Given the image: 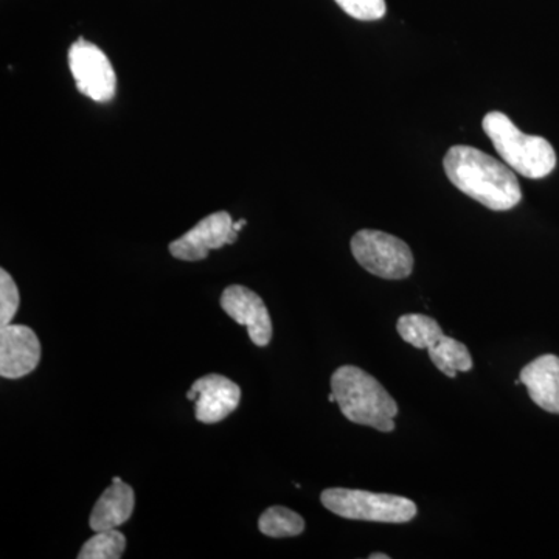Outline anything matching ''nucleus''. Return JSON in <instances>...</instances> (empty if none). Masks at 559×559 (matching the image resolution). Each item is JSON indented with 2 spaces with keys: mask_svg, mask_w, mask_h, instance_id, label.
I'll return each mask as SVG.
<instances>
[{
  "mask_svg": "<svg viewBox=\"0 0 559 559\" xmlns=\"http://www.w3.org/2000/svg\"><path fill=\"white\" fill-rule=\"evenodd\" d=\"M444 171L455 189L495 212L516 207L522 200L520 180L506 162L473 146L457 145L448 151Z\"/></svg>",
  "mask_w": 559,
  "mask_h": 559,
  "instance_id": "obj_1",
  "label": "nucleus"
},
{
  "mask_svg": "<svg viewBox=\"0 0 559 559\" xmlns=\"http://www.w3.org/2000/svg\"><path fill=\"white\" fill-rule=\"evenodd\" d=\"M331 392L348 421L380 432L395 430L399 404L367 371L355 366L340 367L331 377Z\"/></svg>",
  "mask_w": 559,
  "mask_h": 559,
  "instance_id": "obj_2",
  "label": "nucleus"
},
{
  "mask_svg": "<svg viewBox=\"0 0 559 559\" xmlns=\"http://www.w3.org/2000/svg\"><path fill=\"white\" fill-rule=\"evenodd\" d=\"M484 131L502 160L518 175L543 179L557 168V153L549 140L524 134L506 114H487Z\"/></svg>",
  "mask_w": 559,
  "mask_h": 559,
  "instance_id": "obj_3",
  "label": "nucleus"
},
{
  "mask_svg": "<svg viewBox=\"0 0 559 559\" xmlns=\"http://www.w3.org/2000/svg\"><path fill=\"white\" fill-rule=\"evenodd\" d=\"M323 507L344 520L406 524L417 516L411 499L364 489L329 488L320 495Z\"/></svg>",
  "mask_w": 559,
  "mask_h": 559,
  "instance_id": "obj_4",
  "label": "nucleus"
},
{
  "mask_svg": "<svg viewBox=\"0 0 559 559\" xmlns=\"http://www.w3.org/2000/svg\"><path fill=\"white\" fill-rule=\"evenodd\" d=\"M352 253L370 274L384 280H403L414 271V253L399 237L381 230H359L352 238Z\"/></svg>",
  "mask_w": 559,
  "mask_h": 559,
  "instance_id": "obj_5",
  "label": "nucleus"
},
{
  "mask_svg": "<svg viewBox=\"0 0 559 559\" xmlns=\"http://www.w3.org/2000/svg\"><path fill=\"white\" fill-rule=\"evenodd\" d=\"M69 66L80 94L97 103L116 97L117 76L105 51L80 38L69 50Z\"/></svg>",
  "mask_w": 559,
  "mask_h": 559,
  "instance_id": "obj_6",
  "label": "nucleus"
},
{
  "mask_svg": "<svg viewBox=\"0 0 559 559\" xmlns=\"http://www.w3.org/2000/svg\"><path fill=\"white\" fill-rule=\"evenodd\" d=\"M237 240L238 231L234 230V221L229 213L216 212L173 241L170 252L178 260L200 261L207 259L210 250L234 245Z\"/></svg>",
  "mask_w": 559,
  "mask_h": 559,
  "instance_id": "obj_7",
  "label": "nucleus"
},
{
  "mask_svg": "<svg viewBox=\"0 0 559 559\" xmlns=\"http://www.w3.org/2000/svg\"><path fill=\"white\" fill-rule=\"evenodd\" d=\"M221 308L235 322L248 329L250 341L257 347L270 345L272 340L271 316L259 294L246 286H229L221 296Z\"/></svg>",
  "mask_w": 559,
  "mask_h": 559,
  "instance_id": "obj_8",
  "label": "nucleus"
},
{
  "mask_svg": "<svg viewBox=\"0 0 559 559\" xmlns=\"http://www.w3.org/2000/svg\"><path fill=\"white\" fill-rule=\"evenodd\" d=\"M40 360V342L35 331L25 325L0 329V374L20 380L35 371Z\"/></svg>",
  "mask_w": 559,
  "mask_h": 559,
  "instance_id": "obj_9",
  "label": "nucleus"
},
{
  "mask_svg": "<svg viewBox=\"0 0 559 559\" xmlns=\"http://www.w3.org/2000/svg\"><path fill=\"white\" fill-rule=\"evenodd\" d=\"M198 393L194 401V415L198 421L215 425L229 417L241 400V389L237 382L221 374H207L191 385Z\"/></svg>",
  "mask_w": 559,
  "mask_h": 559,
  "instance_id": "obj_10",
  "label": "nucleus"
},
{
  "mask_svg": "<svg viewBox=\"0 0 559 559\" xmlns=\"http://www.w3.org/2000/svg\"><path fill=\"white\" fill-rule=\"evenodd\" d=\"M516 384L527 388L528 396L540 409L559 415V358L543 355L522 369Z\"/></svg>",
  "mask_w": 559,
  "mask_h": 559,
  "instance_id": "obj_11",
  "label": "nucleus"
},
{
  "mask_svg": "<svg viewBox=\"0 0 559 559\" xmlns=\"http://www.w3.org/2000/svg\"><path fill=\"white\" fill-rule=\"evenodd\" d=\"M134 491L120 477H114L92 510L90 525L94 532L119 528L134 511Z\"/></svg>",
  "mask_w": 559,
  "mask_h": 559,
  "instance_id": "obj_12",
  "label": "nucleus"
},
{
  "mask_svg": "<svg viewBox=\"0 0 559 559\" xmlns=\"http://www.w3.org/2000/svg\"><path fill=\"white\" fill-rule=\"evenodd\" d=\"M428 352L433 366L448 378H455L460 371L473 369V358H471L468 347L444 333L439 334L436 340L430 342Z\"/></svg>",
  "mask_w": 559,
  "mask_h": 559,
  "instance_id": "obj_13",
  "label": "nucleus"
},
{
  "mask_svg": "<svg viewBox=\"0 0 559 559\" xmlns=\"http://www.w3.org/2000/svg\"><path fill=\"white\" fill-rule=\"evenodd\" d=\"M259 528L270 538H294L304 533L305 521L296 511L277 506L261 514Z\"/></svg>",
  "mask_w": 559,
  "mask_h": 559,
  "instance_id": "obj_14",
  "label": "nucleus"
},
{
  "mask_svg": "<svg viewBox=\"0 0 559 559\" xmlns=\"http://www.w3.org/2000/svg\"><path fill=\"white\" fill-rule=\"evenodd\" d=\"M401 340L412 347L428 349L430 342L443 333L436 319L425 314H404L396 323Z\"/></svg>",
  "mask_w": 559,
  "mask_h": 559,
  "instance_id": "obj_15",
  "label": "nucleus"
},
{
  "mask_svg": "<svg viewBox=\"0 0 559 559\" xmlns=\"http://www.w3.org/2000/svg\"><path fill=\"white\" fill-rule=\"evenodd\" d=\"M127 549V538L119 530L95 532L79 554L80 559H119Z\"/></svg>",
  "mask_w": 559,
  "mask_h": 559,
  "instance_id": "obj_16",
  "label": "nucleus"
},
{
  "mask_svg": "<svg viewBox=\"0 0 559 559\" xmlns=\"http://www.w3.org/2000/svg\"><path fill=\"white\" fill-rule=\"evenodd\" d=\"M20 289L5 270L0 271V329L10 325L20 310Z\"/></svg>",
  "mask_w": 559,
  "mask_h": 559,
  "instance_id": "obj_17",
  "label": "nucleus"
},
{
  "mask_svg": "<svg viewBox=\"0 0 559 559\" xmlns=\"http://www.w3.org/2000/svg\"><path fill=\"white\" fill-rule=\"evenodd\" d=\"M348 16L358 21H378L384 17L385 0H336Z\"/></svg>",
  "mask_w": 559,
  "mask_h": 559,
  "instance_id": "obj_18",
  "label": "nucleus"
},
{
  "mask_svg": "<svg viewBox=\"0 0 559 559\" xmlns=\"http://www.w3.org/2000/svg\"><path fill=\"white\" fill-rule=\"evenodd\" d=\"M246 224H248V221H246V219L237 221V223H234V230L240 231L242 229V227L246 226Z\"/></svg>",
  "mask_w": 559,
  "mask_h": 559,
  "instance_id": "obj_19",
  "label": "nucleus"
},
{
  "mask_svg": "<svg viewBox=\"0 0 559 559\" xmlns=\"http://www.w3.org/2000/svg\"><path fill=\"white\" fill-rule=\"evenodd\" d=\"M187 400H189V401H197L198 400V393L194 392V390L190 389V392L187 393Z\"/></svg>",
  "mask_w": 559,
  "mask_h": 559,
  "instance_id": "obj_20",
  "label": "nucleus"
},
{
  "mask_svg": "<svg viewBox=\"0 0 559 559\" xmlns=\"http://www.w3.org/2000/svg\"><path fill=\"white\" fill-rule=\"evenodd\" d=\"M389 555L384 554H371L370 559H389Z\"/></svg>",
  "mask_w": 559,
  "mask_h": 559,
  "instance_id": "obj_21",
  "label": "nucleus"
},
{
  "mask_svg": "<svg viewBox=\"0 0 559 559\" xmlns=\"http://www.w3.org/2000/svg\"><path fill=\"white\" fill-rule=\"evenodd\" d=\"M329 401H330V403H336V396H334L333 392L330 393Z\"/></svg>",
  "mask_w": 559,
  "mask_h": 559,
  "instance_id": "obj_22",
  "label": "nucleus"
}]
</instances>
